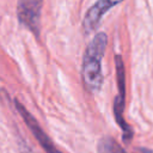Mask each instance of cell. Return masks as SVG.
<instances>
[{
    "label": "cell",
    "instance_id": "6da1fadb",
    "mask_svg": "<svg viewBox=\"0 0 153 153\" xmlns=\"http://www.w3.org/2000/svg\"><path fill=\"white\" fill-rule=\"evenodd\" d=\"M108 36L105 32H97L91 42L87 44L81 66V76L85 87L96 93L103 85L102 60L106 49Z\"/></svg>",
    "mask_w": 153,
    "mask_h": 153
},
{
    "label": "cell",
    "instance_id": "7a4b0ae2",
    "mask_svg": "<svg viewBox=\"0 0 153 153\" xmlns=\"http://www.w3.org/2000/svg\"><path fill=\"white\" fill-rule=\"evenodd\" d=\"M115 66H116V75H117V87H118V94L116 96L114 100V115L115 120L121 128L123 135L122 140L124 143H130L133 139V130L130 126L127 123L123 116L124 111V104H126V69L124 63L121 57V55H115Z\"/></svg>",
    "mask_w": 153,
    "mask_h": 153
},
{
    "label": "cell",
    "instance_id": "3957f363",
    "mask_svg": "<svg viewBox=\"0 0 153 153\" xmlns=\"http://www.w3.org/2000/svg\"><path fill=\"white\" fill-rule=\"evenodd\" d=\"M43 0H18L17 18L19 23L30 30L36 37L41 32V13Z\"/></svg>",
    "mask_w": 153,
    "mask_h": 153
},
{
    "label": "cell",
    "instance_id": "277c9868",
    "mask_svg": "<svg viewBox=\"0 0 153 153\" xmlns=\"http://www.w3.org/2000/svg\"><path fill=\"white\" fill-rule=\"evenodd\" d=\"M14 105H16V109L18 110V112L20 114L22 118L26 123L27 128L31 130V133L33 134V136L36 137V140L38 141V143L41 145V147L45 151V153H62L54 145V142L48 136V134H45V131L41 128V126L38 124V122L36 121V118L26 110V108L18 99H14Z\"/></svg>",
    "mask_w": 153,
    "mask_h": 153
},
{
    "label": "cell",
    "instance_id": "5b68a950",
    "mask_svg": "<svg viewBox=\"0 0 153 153\" xmlns=\"http://www.w3.org/2000/svg\"><path fill=\"white\" fill-rule=\"evenodd\" d=\"M123 0H97L85 13L82 19V29L85 33L93 32L98 26L106 12H109L112 7L121 4Z\"/></svg>",
    "mask_w": 153,
    "mask_h": 153
},
{
    "label": "cell",
    "instance_id": "8992f818",
    "mask_svg": "<svg viewBox=\"0 0 153 153\" xmlns=\"http://www.w3.org/2000/svg\"><path fill=\"white\" fill-rule=\"evenodd\" d=\"M97 152L98 153H128L111 136H104L99 140L97 146Z\"/></svg>",
    "mask_w": 153,
    "mask_h": 153
}]
</instances>
